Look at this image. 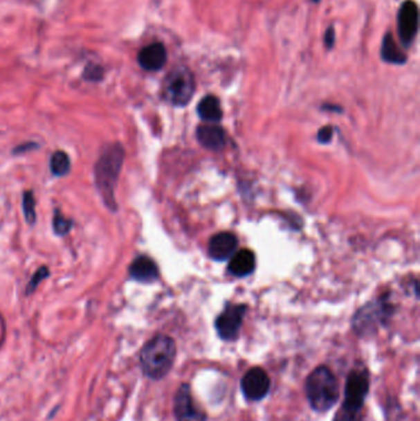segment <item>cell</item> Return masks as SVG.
<instances>
[{"mask_svg":"<svg viewBox=\"0 0 420 421\" xmlns=\"http://www.w3.org/2000/svg\"><path fill=\"white\" fill-rule=\"evenodd\" d=\"M176 357V343L168 335H156L143 346L140 361L145 376L152 381H161L168 376Z\"/></svg>","mask_w":420,"mask_h":421,"instance_id":"obj_1","label":"cell"},{"mask_svg":"<svg viewBox=\"0 0 420 421\" xmlns=\"http://www.w3.org/2000/svg\"><path fill=\"white\" fill-rule=\"evenodd\" d=\"M304 392L309 406L317 413H327L340 398V386L328 366L320 365L309 373Z\"/></svg>","mask_w":420,"mask_h":421,"instance_id":"obj_2","label":"cell"},{"mask_svg":"<svg viewBox=\"0 0 420 421\" xmlns=\"http://www.w3.org/2000/svg\"><path fill=\"white\" fill-rule=\"evenodd\" d=\"M125 150L118 143L110 144L102 150L95 166V180L99 194L109 208L116 210L115 188L124 164Z\"/></svg>","mask_w":420,"mask_h":421,"instance_id":"obj_3","label":"cell"},{"mask_svg":"<svg viewBox=\"0 0 420 421\" xmlns=\"http://www.w3.org/2000/svg\"><path fill=\"white\" fill-rule=\"evenodd\" d=\"M195 94V78L189 68L179 66L172 69L163 83V98L169 104L183 107Z\"/></svg>","mask_w":420,"mask_h":421,"instance_id":"obj_4","label":"cell"},{"mask_svg":"<svg viewBox=\"0 0 420 421\" xmlns=\"http://www.w3.org/2000/svg\"><path fill=\"white\" fill-rule=\"evenodd\" d=\"M370 392V373L366 368H354L347 375L340 411L363 416L365 400Z\"/></svg>","mask_w":420,"mask_h":421,"instance_id":"obj_5","label":"cell"},{"mask_svg":"<svg viewBox=\"0 0 420 421\" xmlns=\"http://www.w3.org/2000/svg\"><path fill=\"white\" fill-rule=\"evenodd\" d=\"M392 314L391 305L383 301H377L360 308L353 319L354 332L358 337H369L375 334L378 328L386 324L388 318Z\"/></svg>","mask_w":420,"mask_h":421,"instance_id":"obj_6","label":"cell"},{"mask_svg":"<svg viewBox=\"0 0 420 421\" xmlns=\"http://www.w3.org/2000/svg\"><path fill=\"white\" fill-rule=\"evenodd\" d=\"M173 411L176 421H208V414L197 406L188 383H183L176 391Z\"/></svg>","mask_w":420,"mask_h":421,"instance_id":"obj_7","label":"cell"},{"mask_svg":"<svg viewBox=\"0 0 420 421\" xmlns=\"http://www.w3.org/2000/svg\"><path fill=\"white\" fill-rule=\"evenodd\" d=\"M247 312L246 305H228L216 319L214 328L219 338L224 341H233L241 332L243 318Z\"/></svg>","mask_w":420,"mask_h":421,"instance_id":"obj_8","label":"cell"},{"mask_svg":"<svg viewBox=\"0 0 420 421\" xmlns=\"http://www.w3.org/2000/svg\"><path fill=\"white\" fill-rule=\"evenodd\" d=\"M271 381L265 370L262 367H253L241 377V393L248 402H260L270 392Z\"/></svg>","mask_w":420,"mask_h":421,"instance_id":"obj_9","label":"cell"},{"mask_svg":"<svg viewBox=\"0 0 420 421\" xmlns=\"http://www.w3.org/2000/svg\"><path fill=\"white\" fill-rule=\"evenodd\" d=\"M398 33L405 47L413 44L419 26V10L413 0H405L398 11Z\"/></svg>","mask_w":420,"mask_h":421,"instance_id":"obj_10","label":"cell"},{"mask_svg":"<svg viewBox=\"0 0 420 421\" xmlns=\"http://www.w3.org/2000/svg\"><path fill=\"white\" fill-rule=\"evenodd\" d=\"M168 58L167 48L161 42L148 44L138 53L140 66L148 72H157L165 66Z\"/></svg>","mask_w":420,"mask_h":421,"instance_id":"obj_11","label":"cell"},{"mask_svg":"<svg viewBox=\"0 0 420 421\" xmlns=\"http://www.w3.org/2000/svg\"><path fill=\"white\" fill-rule=\"evenodd\" d=\"M237 247H238V240L232 233H219L213 235L210 240L208 253L213 260H228L235 254Z\"/></svg>","mask_w":420,"mask_h":421,"instance_id":"obj_12","label":"cell"},{"mask_svg":"<svg viewBox=\"0 0 420 421\" xmlns=\"http://www.w3.org/2000/svg\"><path fill=\"white\" fill-rule=\"evenodd\" d=\"M197 139L206 150H221L226 144V133L223 128L214 123L201 125L197 128Z\"/></svg>","mask_w":420,"mask_h":421,"instance_id":"obj_13","label":"cell"},{"mask_svg":"<svg viewBox=\"0 0 420 421\" xmlns=\"http://www.w3.org/2000/svg\"><path fill=\"white\" fill-rule=\"evenodd\" d=\"M129 275L140 283H153L157 280L159 271L157 264L151 258L140 256L129 266Z\"/></svg>","mask_w":420,"mask_h":421,"instance_id":"obj_14","label":"cell"},{"mask_svg":"<svg viewBox=\"0 0 420 421\" xmlns=\"http://www.w3.org/2000/svg\"><path fill=\"white\" fill-rule=\"evenodd\" d=\"M254 269H255V256L250 250L244 249L235 251L230 259L228 270L235 276H248L254 271Z\"/></svg>","mask_w":420,"mask_h":421,"instance_id":"obj_15","label":"cell"},{"mask_svg":"<svg viewBox=\"0 0 420 421\" xmlns=\"http://www.w3.org/2000/svg\"><path fill=\"white\" fill-rule=\"evenodd\" d=\"M197 114L201 120L208 122V123H216V122L221 121L222 109H221L219 100L213 95L205 96L197 105Z\"/></svg>","mask_w":420,"mask_h":421,"instance_id":"obj_16","label":"cell"},{"mask_svg":"<svg viewBox=\"0 0 420 421\" xmlns=\"http://www.w3.org/2000/svg\"><path fill=\"white\" fill-rule=\"evenodd\" d=\"M381 57L383 61L391 64H404L407 62V55L398 46L396 39L391 33H386L381 46Z\"/></svg>","mask_w":420,"mask_h":421,"instance_id":"obj_17","label":"cell"},{"mask_svg":"<svg viewBox=\"0 0 420 421\" xmlns=\"http://www.w3.org/2000/svg\"><path fill=\"white\" fill-rule=\"evenodd\" d=\"M51 170L53 175L64 177L71 170V159L63 150H57L51 158Z\"/></svg>","mask_w":420,"mask_h":421,"instance_id":"obj_18","label":"cell"},{"mask_svg":"<svg viewBox=\"0 0 420 421\" xmlns=\"http://www.w3.org/2000/svg\"><path fill=\"white\" fill-rule=\"evenodd\" d=\"M35 202L34 194L31 191H26L24 194L23 197V208L25 217L28 220V223H34L36 220V212H35Z\"/></svg>","mask_w":420,"mask_h":421,"instance_id":"obj_19","label":"cell"},{"mask_svg":"<svg viewBox=\"0 0 420 421\" xmlns=\"http://www.w3.org/2000/svg\"><path fill=\"white\" fill-rule=\"evenodd\" d=\"M71 227H72V222L63 216L62 213L57 212L56 216L53 218V228L57 234H61V235L67 234Z\"/></svg>","mask_w":420,"mask_h":421,"instance_id":"obj_20","label":"cell"},{"mask_svg":"<svg viewBox=\"0 0 420 421\" xmlns=\"http://www.w3.org/2000/svg\"><path fill=\"white\" fill-rule=\"evenodd\" d=\"M50 275V272L47 271V269L46 267H42V269H39V271L35 274L34 277L31 278V281H30V285H28V292H33L35 291V288L39 286V283L45 278V277L48 276Z\"/></svg>","mask_w":420,"mask_h":421,"instance_id":"obj_21","label":"cell"},{"mask_svg":"<svg viewBox=\"0 0 420 421\" xmlns=\"http://www.w3.org/2000/svg\"><path fill=\"white\" fill-rule=\"evenodd\" d=\"M325 46H327L329 50L334 47V42H336V30H334L333 26L328 28V30H327V33H325Z\"/></svg>","mask_w":420,"mask_h":421,"instance_id":"obj_22","label":"cell"},{"mask_svg":"<svg viewBox=\"0 0 420 421\" xmlns=\"http://www.w3.org/2000/svg\"><path fill=\"white\" fill-rule=\"evenodd\" d=\"M331 136H333V128L327 126V127L322 128L318 133V141L320 143H327L331 141Z\"/></svg>","mask_w":420,"mask_h":421,"instance_id":"obj_23","label":"cell"},{"mask_svg":"<svg viewBox=\"0 0 420 421\" xmlns=\"http://www.w3.org/2000/svg\"><path fill=\"white\" fill-rule=\"evenodd\" d=\"M312 1H314V3H318V1H320V0H312Z\"/></svg>","mask_w":420,"mask_h":421,"instance_id":"obj_24","label":"cell"}]
</instances>
